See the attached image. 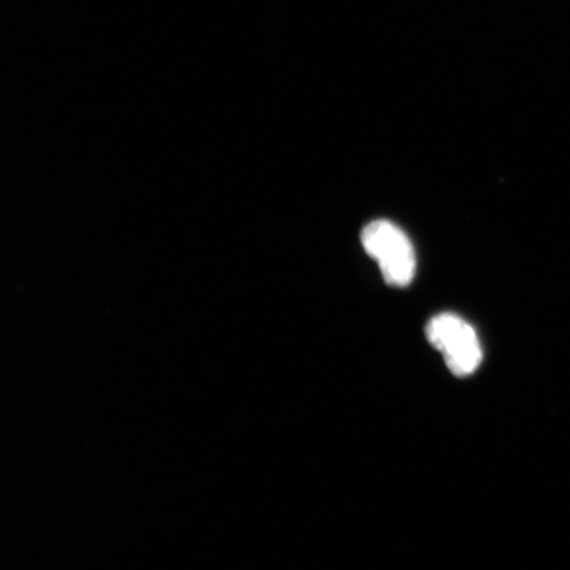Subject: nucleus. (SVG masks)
Here are the masks:
<instances>
[{"label": "nucleus", "mask_w": 570, "mask_h": 570, "mask_svg": "<svg viewBox=\"0 0 570 570\" xmlns=\"http://www.w3.org/2000/svg\"><path fill=\"white\" fill-rule=\"evenodd\" d=\"M363 248L377 262L384 281L396 287L409 285L416 273V255L407 234L386 219L370 223L361 235Z\"/></svg>", "instance_id": "f257e3e1"}, {"label": "nucleus", "mask_w": 570, "mask_h": 570, "mask_svg": "<svg viewBox=\"0 0 570 570\" xmlns=\"http://www.w3.org/2000/svg\"><path fill=\"white\" fill-rule=\"evenodd\" d=\"M425 333L454 375L469 376L480 367L483 358L481 342L465 320L453 313H443L430 321Z\"/></svg>", "instance_id": "f03ea898"}]
</instances>
